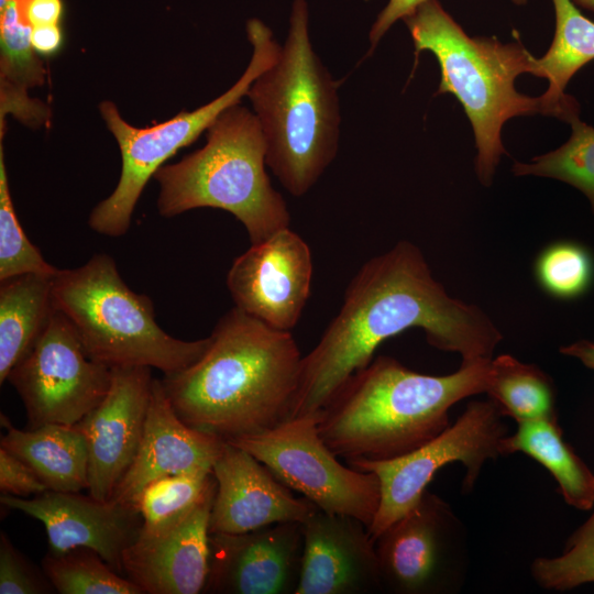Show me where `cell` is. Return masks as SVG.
Segmentation results:
<instances>
[{"mask_svg": "<svg viewBox=\"0 0 594 594\" xmlns=\"http://www.w3.org/2000/svg\"><path fill=\"white\" fill-rule=\"evenodd\" d=\"M216 483L211 472H191L157 479L132 499L143 525L140 536L152 537L184 520Z\"/></svg>", "mask_w": 594, "mask_h": 594, "instance_id": "cell-27", "label": "cell"}, {"mask_svg": "<svg viewBox=\"0 0 594 594\" xmlns=\"http://www.w3.org/2000/svg\"><path fill=\"white\" fill-rule=\"evenodd\" d=\"M304 525L296 594H369L383 591L375 540L361 520L317 509Z\"/></svg>", "mask_w": 594, "mask_h": 594, "instance_id": "cell-18", "label": "cell"}, {"mask_svg": "<svg viewBox=\"0 0 594 594\" xmlns=\"http://www.w3.org/2000/svg\"><path fill=\"white\" fill-rule=\"evenodd\" d=\"M556 32L547 53L536 58V76L549 80L541 96L548 116L565 122L579 117L578 101L564 89L586 63L594 59V22L587 19L572 0H552Z\"/></svg>", "mask_w": 594, "mask_h": 594, "instance_id": "cell-22", "label": "cell"}, {"mask_svg": "<svg viewBox=\"0 0 594 594\" xmlns=\"http://www.w3.org/2000/svg\"><path fill=\"white\" fill-rule=\"evenodd\" d=\"M319 419L320 414L295 417L264 433L228 442L250 452L319 509L354 517L369 528L380 506L378 477L342 465L322 440Z\"/></svg>", "mask_w": 594, "mask_h": 594, "instance_id": "cell-10", "label": "cell"}, {"mask_svg": "<svg viewBox=\"0 0 594 594\" xmlns=\"http://www.w3.org/2000/svg\"><path fill=\"white\" fill-rule=\"evenodd\" d=\"M503 417L490 398L472 402L454 424L414 451L388 460L346 461L356 470L375 473L380 481L381 499L369 526L371 537L375 540L409 512L437 471L448 463L459 461L464 465L463 492L472 488L487 460L506 455L508 432Z\"/></svg>", "mask_w": 594, "mask_h": 594, "instance_id": "cell-9", "label": "cell"}, {"mask_svg": "<svg viewBox=\"0 0 594 594\" xmlns=\"http://www.w3.org/2000/svg\"><path fill=\"white\" fill-rule=\"evenodd\" d=\"M55 588L13 546L8 535L0 534V594H45Z\"/></svg>", "mask_w": 594, "mask_h": 594, "instance_id": "cell-33", "label": "cell"}, {"mask_svg": "<svg viewBox=\"0 0 594 594\" xmlns=\"http://www.w3.org/2000/svg\"><path fill=\"white\" fill-rule=\"evenodd\" d=\"M540 287L558 299H574L585 294L594 279V260L582 244L554 242L544 248L535 263Z\"/></svg>", "mask_w": 594, "mask_h": 594, "instance_id": "cell-30", "label": "cell"}, {"mask_svg": "<svg viewBox=\"0 0 594 594\" xmlns=\"http://www.w3.org/2000/svg\"><path fill=\"white\" fill-rule=\"evenodd\" d=\"M215 483L178 525L139 536L122 557L123 573L146 594L204 593L209 571V521Z\"/></svg>", "mask_w": 594, "mask_h": 594, "instance_id": "cell-19", "label": "cell"}, {"mask_svg": "<svg viewBox=\"0 0 594 594\" xmlns=\"http://www.w3.org/2000/svg\"><path fill=\"white\" fill-rule=\"evenodd\" d=\"M302 551L304 525L297 521L243 534H210L204 593L296 594Z\"/></svg>", "mask_w": 594, "mask_h": 594, "instance_id": "cell-15", "label": "cell"}, {"mask_svg": "<svg viewBox=\"0 0 594 594\" xmlns=\"http://www.w3.org/2000/svg\"><path fill=\"white\" fill-rule=\"evenodd\" d=\"M246 34L253 47L252 57L239 80L212 101L150 128H135L120 114L112 101H102L100 113L118 142L122 167L117 187L91 211L88 224L106 237L124 235L138 200L163 164L178 150L193 143L228 108L239 105L253 81L278 57L280 45L271 29L258 19L246 22Z\"/></svg>", "mask_w": 594, "mask_h": 594, "instance_id": "cell-8", "label": "cell"}, {"mask_svg": "<svg viewBox=\"0 0 594 594\" xmlns=\"http://www.w3.org/2000/svg\"><path fill=\"white\" fill-rule=\"evenodd\" d=\"M572 134L553 152L532 158L531 163H515L516 175H537L568 183L581 190L594 211V128L579 117L569 122Z\"/></svg>", "mask_w": 594, "mask_h": 594, "instance_id": "cell-29", "label": "cell"}, {"mask_svg": "<svg viewBox=\"0 0 594 594\" xmlns=\"http://www.w3.org/2000/svg\"><path fill=\"white\" fill-rule=\"evenodd\" d=\"M265 164L266 143L256 116L232 106L207 129L201 148L154 174L158 212L170 218L196 208L222 209L244 226L251 244L265 241L290 222Z\"/></svg>", "mask_w": 594, "mask_h": 594, "instance_id": "cell-6", "label": "cell"}, {"mask_svg": "<svg viewBox=\"0 0 594 594\" xmlns=\"http://www.w3.org/2000/svg\"><path fill=\"white\" fill-rule=\"evenodd\" d=\"M505 453L522 452L556 479L564 501L581 510L594 506V474L564 441L557 416L518 422L504 442Z\"/></svg>", "mask_w": 594, "mask_h": 594, "instance_id": "cell-24", "label": "cell"}, {"mask_svg": "<svg viewBox=\"0 0 594 594\" xmlns=\"http://www.w3.org/2000/svg\"><path fill=\"white\" fill-rule=\"evenodd\" d=\"M111 367L91 360L57 309L7 381L26 410L29 428L76 425L107 395Z\"/></svg>", "mask_w": 594, "mask_h": 594, "instance_id": "cell-11", "label": "cell"}, {"mask_svg": "<svg viewBox=\"0 0 594 594\" xmlns=\"http://www.w3.org/2000/svg\"><path fill=\"white\" fill-rule=\"evenodd\" d=\"M426 0H389L378 13L370 31V53L374 51L382 36L398 20L411 14ZM515 4H526L528 0H513Z\"/></svg>", "mask_w": 594, "mask_h": 594, "instance_id": "cell-35", "label": "cell"}, {"mask_svg": "<svg viewBox=\"0 0 594 594\" xmlns=\"http://www.w3.org/2000/svg\"><path fill=\"white\" fill-rule=\"evenodd\" d=\"M531 573L547 590L565 591L594 582V513L571 536L563 554L536 559Z\"/></svg>", "mask_w": 594, "mask_h": 594, "instance_id": "cell-32", "label": "cell"}, {"mask_svg": "<svg viewBox=\"0 0 594 594\" xmlns=\"http://www.w3.org/2000/svg\"><path fill=\"white\" fill-rule=\"evenodd\" d=\"M42 570L61 594H143L114 571L96 551L76 548L62 554L47 553Z\"/></svg>", "mask_w": 594, "mask_h": 594, "instance_id": "cell-28", "label": "cell"}, {"mask_svg": "<svg viewBox=\"0 0 594 594\" xmlns=\"http://www.w3.org/2000/svg\"><path fill=\"white\" fill-rule=\"evenodd\" d=\"M0 448L25 464L51 491L81 492L88 488V450L78 425L48 424L21 430L0 415Z\"/></svg>", "mask_w": 594, "mask_h": 594, "instance_id": "cell-21", "label": "cell"}, {"mask_svg": "<svg viewBox=\"0 0 594 594\" xmlns=\"http://www.w3.org/2000/svg\"><path fill=\"white\" fill-rule=\"evenodd\" d=\"M312 271L308 244L286 228L251 244L233 261L226 282L235 307L289 331L308 300Z\"/></svg>", "mask_w": 594, "mask_h": 594, "instance_id": "cell-13", "label": "cell"}, {"mask_svg": "<svg viewBox=\"0 0 594 594\" xmlns=\"http://www.w3.org/2000/svg\"><path fill=\"white\" fill-rule=\"evenodd\" d=\"M57 272L58 268L51 265L30 242L19 222L0 139V280L29 273L55 275Z\"/></svg>", "mask_w": 594, "mask_h": 594, "instance_id": "cell-31", "label": "cell"}, {"mask_svg": "<svg viewBox=\"0 0 594 594\" xmlns=\"http://www.w3.org/2000/svg\"><path fill=\"white\" fill-rule=\"evenodd\" d=\"M55 275L29 273L0 280V384L32 348L55 310Z\"/></svg>", "mask_w": 594, "mask_h": 594, "instance_id": "cell-23", "label": "cell"}, {"mask_svg": "<svg viewBox=\"0 0 594 594\" xmlns=\"http://www.w3.org/2000/svg\"><path fill=\"white\" fill-rule=\"evenodd\" d=\"M410 328H421L430 345L459 353L462 362L492 359L502 340L481 309L447 294L415 244L398 242L362 265L340 311L301 359L292 418L319 415L382 342Z\"/></svg>", "mask_w": 594, "mask_h": 594, "instance_id": "cell-1", "label": "cell"}, {"mask_svg": "<svg viewBox=\"0 0 594 594\" xmlns=\"http://www.w3.org/2000/svg\"><path fill=\"white\" fill-rule=\"evenodd\" d=\"M266 143V165L293 195H305L337 155L338 82L315 53L306 0H294L277 59L248 95Z\"/></svg>", "mask_w": 594, "mask_h": 594, "instance_id": "cell-4", "label": "cell"}, {"mask_svg": "<svg viewBox=\"0 0 594 594\" xmlns=\"http://www.w3.org/2000/svg\"><path fill=\"white\" fill-rule=\"evenodd\" d=\"M492 359L449 375L417 373L380 355L354 373L320 413L319 433L346 461L388 460L416 450L451 424L449 409L485 393Z\"/></svg>", "mask_w": 594, "mask_h": 594, "instance_id": "cell-3", "label": "cell"}, {"mask_svg": "<svg viewBox=\"0 0 594 594\" xmlns=\"http://www.w3.org/2000/svg\"><path fill=\"white\" fill-rule=\"evenodd\" d=\"M111 370L107 395L77 424L88 450L89 495L100 501L112 498L136 455L153 382L148 366Z\"/></svg>", "mask_w": 594, "mask_h": 594, "instance_id": "cell-16", "label": "cell"}, {"mask_svg": "<svg viewBox=\"0 0 594 594\" xmlns=\"http://www.w3.org/2000/svg\"><path fill=\"white\" fill-rule=\"evenodd\" d=\"M210 339L198 361L161 380L185 424L234 441L292 419L302 358L289 331L234 306L219 319Z\"/></svg>", "mask_w": 594, "mask_h": 594, "instance_id": "cell-2", "label": "cell"}, {"mask_svg": "<svg viewBox=\"0 0 594 594\" xmlns=\"http://www.w3.org/2000/svg\"><path fill=\"white\" fill-rule=\"evenodd\" d=\"M48 488L22 460L0 448L1 494L18 497L35 496Z\"/></svg>", "mask_w": 594, "mask_h": 594, "instance_id": "cell-34", "label": "cell"}, {"mask_svg": "<svg viewBox=\"0 0 594 594\" xmlns=\"http://www.w3.org/2000/svg\"><path fill=\"white\" fill-rule=\"evenodd\" d=\"M561 353L579 359L585 366L594 370V343L581 340L561 348Z\"/></svg>", "mask_w": 594, "mask_h": 594, "instance_id": "cell-38", "label": "cell"}, {"mask_svg": "<svg viewBox=\"0 0 594 594\" xmlns=\"http://www.w3.org/2000/svg\"><path fill=\"white\" fill-rule=\"evenodd\" d=\"M485 393L504 416L517 424L557 416L552 380L538 366L509 354L491 360Z\"/></svg>", "mask_w": 594, "mask_h": 594, "instance_id": "cell-25", "label": "cell"}, {"mask_svg": "<svg viewBox=\"0 0 594 594\" xmlns=\"http://www.w3.org/2000/svg\"><path fill=\"white\" fill-rule=\"evenodd\" d=\"M404 21L416 55L429 51L439 63L438 94L455 96L471 121L479 150L476 173L488 185L506 153L501 140L504 122L516 116H548L541 96L527 97L514 86L520 74L536 76V57L520 42L469 36L438 0L424 1Z\"/></svg>", "mask_w": 594, "mask_h": 594, "instance_id": "cell-5", "label": "cell"}, {"mask_svg": "<svg viewBox=\"0 0 594 594\" xmlns=\"http://www.w3.org/2000/svg\"><path fill=\"white\" fill-rule=\"evenodd\" d=\"M54 307L72 324L86 354L109 367L148 366L164 374L198 361L208 338L172 337L155 320L154 305L122 279L114 260L98 253L84 265L58 270L53 282Z\"/></svg>", "mask_w": 594, "mask_h": 594, "instance_id": "cell-7", "label": "cell"}, {"mask_svg": "<svg viewBox=\"0 0 594 594\" xmlns=\"http://www.w3.org/2000/svg\"><path fill=\"white\" fill-rule=\"evenodd\" d=\"M375 549L383 591L447 594L464 582L465 528L450 505L427 490L375 539Z\"/></svg>", "mask_w": 594, "mask_h": 594, "instance_id": "cell-12", "label": "cell"}, {"mask_svg": "<svg viewBox=\"0 0 594 594\" xmlns=\"http://www.w3.org/2000/svg\"><path fill=\"white\" fill-rule=\"evenodd\" d=\"M0 503L43 524L48 553L88 548L120 574L123 553L136 541L143 525L133 504L100 501L80 492L47 490L31 498L1 494Z\"/></svg>", "mask_w": 594, "mask_h": 594, "instance_id": "cell-14", "label": "cell"}, {"mask_svg": "<svg viewBox=\"0 0 594 594\" xmlns=\"http://www.w3.org/2000/svg\"><path fill=\"white\" fill-rule=\"evenodd\" d=\"M573 2L586 10L594 12V0H573Z\"/></svg>", "mask_w": 594, "mask_h": 594, "instance_id": "cell-39", "label": "cell"}, {"mask_svg": "<svg viewBox=\"0 0 594 594\" xmlns=\"http://www.w3.org/2000/svg\"><path fill=\"white\" fill-rule=\"evenodd\" d=\"M63 33L58 24H44L32 26L31 44L34 51L42 56L55 54L62 46Z\"/></svg>", "mask_w": 594, "mask_h": 594, "instance_id": "cell-36", "label": "cell"}, {"mask_svg": "<svg viewBox=\"0 0 594 594\" xmlns=\"http://www.w3.org/2000/svg\"><path fill=\"white\" fill-rule=\"evenodd\" d=\"M30 2L0 0L1 100L28 97V88L44 81L42 62L31 44Z\"/></svg>", "mask_w": 594, "mask_h": 594, "instance_id": "cell-26", "label": "cell"}, {"mask_svg": "<svg viewBox=\"0 0 594 594\" xmlns=\"http://www.w3.org/2000/svg\"><path fill=\"white\" fill-rule=\"evenodd\" d=\"M224 442L185 424L173 409L161 380L153 378L141 443L112 499L131 504L142 488L163 476L211 472Z\"/></svg>", "mask_w": 594, "mask_h": 594, "instance_id": "cell-20", "label": "cell"}, {"mask_svg": "<svg viewBox=\"0 0 594 594\" xmlns=\"http://www.w3.org/2000/svg\"><path fill=\"white\" fill-rule=\"evenodd\" d=\"M62 14V0H32L28 9V19L32 26L58 24Z\"/></svg>", "mask_w": 594, "mask_h": 594, "instance_id": "cell-37", "label": "cell"}, {"mask_svg": "<svg viewBox=\"0 0 594 594\" xmlns=\"http://www.w3.org/2000/svg\"><path fill=\"white\" fill-rule=\"evenodd\" d=\"M217 488L210 534H243L280 522H305L318 507L296 497L246 450L226 441L212 466Z\"/></svg>", "mask_w": 594, "mask_h": 594, "instance_id": "cell-17", "label": "cell"}]
</instances>
